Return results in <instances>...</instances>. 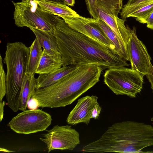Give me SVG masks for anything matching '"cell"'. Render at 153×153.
Masks as SVG:
<instances>
[{"label":"cell","instance_id":"cell-1","mask_svg":"<svg viewBox=\"0 0 153 153\" xmlns=\"http://www.w3.org/2000/svg\"><path fill=\"white\" fill-rule=\"evenodd\" d=\"M59 17L53 33L62 66L92 64L104 69L129 66L113 50L70 27Z\"/></svg>","mask_w":153,"mask_h":153},{"label":"cell","instance_id":"cell-2","mask_svg":"<svg viewBox=\"0 0 153 153\" xmlns=\"http://www.w3.org/2000/svg\"><path fill=\"white\" fill-rule=\"evenodd\" d=\"M102 68L92 64L82 65L49 86L36 89L31 97L39 107H65L73 103L100 81Z\"/></svg>","mask_w":153,"mask_h":153},{"label":"cell","instance_id":"cell-3","mask_svg":"<svg viewBox=\"0 0 153 153\" xmlns=\"http://www.w3.org/2000/svg\"><path fill=\"white\" fill-rule=\"evenodd\" d=\"M153 146V127L143 123L127 121L116 123L98 139L84 146L82 152L144 153Z\"/></svg>","mask_w":153,"mask_h":153},{"label":"cell","instance_id":"cell-4","mask_svg":"<svg viewBox=\"0 0 153 153\" xmlns=\"http://www.w3.org/2000/svg\"><path fill=\"white\" fill-rule=\"evenodd\" d=\"M30 47L20 42H8L3 61L6 65V98L7 105L14 112L19 110L20 95L26 73Z\"/></svg>","mask_w":153,"mask_h":153},{"label":"cell","instance_id":"cell-5","mask_svg":"<svg viewBox=\"0 0 153 153\" xmlns=\"http://www.w3.org/2000/svg\"><path fill=\"white\" fill-rule=\"evenodd\" d=\"M12 2L14 6L13 19L16 25L53 33L59 16L43 10L34 0Z\"/></svg>","mask_w":153,"mask_h":153},{"label":"cell","instance_id":"cell-6","mask_svg":"<svg viewBox=\"0 0 153 153\" xmlns=\"http://www.w3.org/2000/svg\"><path fill=\"white\" fill-rule=\"evenodd\" d=\"M104 82L116 95L135 98L143 88L144 76L126 67L110 68L104 75Z\"/></svg>","mask_w":153,"mask_h":153},{"label":"cell","instance_id":"cell-7","mask_svg":"<svg viewBox=\"0 0 153 153\" xmlns=\"http://www.w3.org/2000/svg\"><path fill=\"white\" fill-rule=\"evenodd\" d=\"M123 0H97L99 19L106 23L114 32L123 47L127 51V46L131 35V29L125 21L119 18Z\"/></svg>","mask_w":153,"mask_h":153},{"label":"cell","instance_id":"cell-8","mask_svg":"<svg viewBox=\"0 0 153 153\" xmlns=\"http://www.w3.org/2000/svg\"><path fill=\"white\" fill-rule=\"evenodd\" d=\"M22 111L13 117L7 125L17 133L27 134L42 131L51 124V115L41 110Z\"/></svg>","mask_w":153,"mask_h":153},{"label":"cell","instance_id":"cell-9","mask_svg":"<svg viewBox=\"0 0 153 153\" xmlns=\"http://www.w3.org/2000/svg\"><path fill=\"white\" fill-rule=\"evenodd\" d=\"M43 137L39 139L46 144L48 152L55 149L72 150L80 143L79 133L68 125H55Z\"/></svg>","mask_w":153,"mask_h":153},{"label":"cell","instance_id":"cell-10","mask_svg":"<svg viewBox=\"0 0 153 153\" xmlns=\"http://www.w3.org/2000/svg\"><path fill=\"white\" fill-rule=\"evenodd\" d=\"M61 18L72 29L111 48L116 52L115 46L109 40L96 19L80 15L77 17L65 16Z\"/></svg>","mask_w":153,"mask_h":153},{"label":"cell","instance_id":"cell-11","mask_svg":"<svg viewBox=\"0 0 153 153\" xmlns=\"http://www.w3.org/2000/svg\"><path fill=\"white\" fill-rule=\"evenodd\" d=\"M136 30L134 27L131 29L127 52L131 68L144 76L148 72L152 59L145 45L138 38Z\"/></svg>","mask_w":153,"mask_h":153},{"label":"cell","instance_id":"cell-12","mask_svg":"<svg viewBox=\"0 0 153 153\" xmlns=\"http://www.w3.org/2000/svg\"><path fill=\"white\" fill-rule=\"evenodd\" d=\"M95 95L86 96L78 100L77 103L67 117L66 122L72 125L80 123L88 125L91 119V114L94 103L97 101Z\"/></svg>","mask_w":153,"mask_h":153},{"label":"cell","instance_id":"cell-13","mask_svg":"<svg viewBox=\"0 0 153 153\" xmlns=\"http://www.w3.org/2000/svg\"><path fill=\"white\" fill-rule=\"evenodd\" d=\"M80 65H71L62 66L52 73L47 74H39L36 78V89L44 88L57 82Z\"/></svg>","mask_w":153,"mask_h":153},{"label":"cell","instance_id":"cell-14","mask_svg":"<svg viewBox=\"0 0 153 153\" xmlns=\"http://www.w3.org/2000/svg\"><path fill=\"white\" fill-rule=\"evenodd\" d=\"M62 66L60 53L51 54L43 49L42 56L36 74H47L56 71Z\"/></svg>","mask_w":153,"mask_h":153},{"label":"cell","instance_id":"cell-15","mask_svg":"<svg viewBox=\"0 0 153 153\" xmlns=\"http://www.w3.org/2000/svg\"><path fill=\"white\" fill-rule=\"evenodd\" d=\"M36 80L34 76L25 74L21 91L19 110L22 111L26 110L28 102L36 89Z\"/></svg>","mask_w":153,"mask_h":153},{"label":"cell","instance_id":"cell-16","mask_svg":"<svg viewBox=\"0 0 153 153\" xmlns=\"http://www.w3.org/2000/svg\"><path fill=\"white\" fill-rule=\"evenodd\" d=\"M42 9L53 15L62 17H77L79 15L67 5L34 0Z\"/></svg>","mask_w":153,"mask_h":153},{"label":"cell","instance_id":"cell-17","mask_svg":"<svg viewBox=\"0 0 153 153\" xmlns=\"http://www.w3.org/2000/svg\"><path fill=\"white\" fill-rule=\"evenodd\" d=\"M30 29L34 34L43 49L51 54L60 53L56 39L53 33L36 29L30 28Z\"/></svg>","mask_w":153,"mask_h":153},{"label":"cell","instance_id":"cell-18","mask_svg":"<svg viewBox=\"0 0 153 153\" xmlns=\"http://www.w3.org/2000/svg\"><path fill=\"white\" fill-rule=\"evenodd\" d=\"M30 47V53L26 73L34 76L42 56L43 50L36 38Z\"/></svg>","mask_w":153,"mask_h":153},{"label":"cell","instance_id":"cell-19","mask_svg":"<svg viewBox=\"0 0 153 153\" xmlns=\"http://www.w3.org/2000/svg\"><path fill=\"white\" fill-rule=\"evenodd\" d=\"M99 25L111 43L114 45L117 54L121 58L129 61L127 51L123 47L116 35L111 29L100 19L96 20Z\"/></svg>","mask_w":153,"mask_h":153},{"label":"cell","instance_id":"cell-20","mask_svg":"<svg viewBox=\"0 0 153 153\" xmlns=\"http://www.w3.org/2000/svg\"><path fill=\"white\" fill-rule=\"evenodd\" d=\"M153 0H128L120 12L122 19L126 21L128 16L139 9L152 3Z\"/></svg>","mask_w":153,"mask_h":153},{"label":"cell","instance_id":"cell-21","mask_svg":"<svg viewBox=\"0 0 153 153\" xmlns=\"http://www.w3.org/2000/svg\"><path fill=\"white\" fill-rule=\"evenodd\" d=\"M153 12V3L132 13L128 16V18L133 17L141 23L146 24L147 19Z\"/></svg>","mask_w":153,"mask_h":153},{"label":"cell","instance_id":"cell-22","mask_svg":"<svg viewBox=\"0 0 153 153\" xmlns=\"http://www.w3.org/2000/svg\"><path fill=\"white\" fill-rule=\"evenodd\" d=\"M0 101L2 100L6 94V74L4 72L2 63V59L0 55Z\"/></svg>","mask_w":153,"mask_h":153},{"label":"cell","instance_id":"cell-23","mask_svg":"<svg viewBox=\"0 0 153 153\" xmlns=\"http://www.w3.org/2000/svg\"><path fill=\"white\" fill-rule=\"evenodd\" d=\"M87 10L90 14L96 20L99 19L97 11V0H85Z\"/></svg>","mask_w":153,"mask_h":153},{"label":"cell","instance_id":"cell-24","mask_svg":"<svg viewBox=\"0 0 153 153\" xmlns=\"http://www.w3.org/2000/svg\"><path fill=\"white\" fill-rule=\"evenodd\" d=\"M101 108L98 102H95L93 105L91 114V118L95 119H97L101 113Z\"/></svg>","mask_w":153,"mask_h":153},{"label":"cell","instance_id":"cell-25","mask_svg":"<svg viewBox=\"0 0 153 153\" xmlns=\"http://www.w3.org/2000/svg\"><path fill=\"white\" fill-rule=\"evenodd\" d=\"M39 107V103L37 100L31 97L28 102L27 107L30 110H33L37 109Z\"/></svg>","mask_w":153,"mask_h":153},{"label":"cell","instance_id":"cell-26","mask_svg":"<svg viewBox=\"0 0 153 153\" xmlns=\"http://www.w3.org/2000/svg\"><path fill=\"white\" fill-rule=\"evenodd\" d=\"M151 84V88L153 93V66L151 64L148 73L146 75Z\"/></svg>","mask_w":153,"mask_h":153},{"label":"cell","instance_id":"cell-27","mask_svg":"<svg viewBox=\"0 0 153 153\" xmlns=\"http://www.w3.org/2000/svg\"><path fill=\"white\" fill-rule=\"evenodd\" d=\"M146 24L147 27L153 30V12L147 19Z\"/></svg>","mask_w":153,"mask_h":153},{"label":"cell","instance_id":"cell-28","mask_svg":"<svg viewBox=\"0 0 153 153\" xmlns=\"http://www.w3.org/2000/svg\"><path fill=\"white\" fill-rule=\"evenodd\" d=\"M0 120L1 122L3 118L4 107L5 105V102L4 101H0Z\"/></svg>","mask_w":153,"mask_h":153},{"label":"cell","instance_id":"cell-29","mask_svg":"<svg viewBox=\"0 0 153 153\" xmlns=\"http://www.w3.org/2000/svg\"><path fill=\"white\" fill-rule=\"evenodd\" d=\"M42 1L56 3L65 4L63 0H37Z\"/></svg>","mask_w":153,"mask_h":153},{"label":"cell","instance_id":"cell-30","mask_svg":"<svg viewBox=\"0 0 153 153\" xmlns=\"http://www.w3.org/2000/svg\"><path fill=\"white\" fill-rule=\"evenodd\" d=\"M66 5L71 6H74L75 3V0H63Z\"/></svg>","mask_w":153,"mask_h":153},{"label":"cell","instance_id":"cell-31","mask_svg":"<svg viewBox=\"0 0 153 153\" xmlns=\"http://www.w3.org/2000/svg\"><path fill=\"white\" fill-rule=\"evenodd\" d=\"M0 151L5 152H14V151H13L11 150H8L7 149L3 148H0Z\"/></svg>","mask_w":153,"mask_h":153},{"label":"cell","instance_id":"cell-32","mask_svg":"<svg viewBox=\"0 0 153 153\" xmlns=\"http://www.w3.org/2000/svg\"><path fill=\"white\" fill-rule=\"evenodd\" d=\"M151 120L153 122V116L151 118Z\"/></svg>","mask_w":153,"mask_h":153},{"label":"cell","instance_id":"cell-33","mask_svg":"<svg viewBox=\"0 0 153 153\" xmlns=\"http://www.w3.org/2000/svg\"><path fill=\"white\" fill-rule=\"evenodd\" d=\"M22 0V1H25V0Z\"/></svg>","mask_w":153,"mask_h":153},{"label":"cell","instance_id":"cell-34","mask_svg":"<svg viewBox=\"0 0 153 153\" xmlns=\"http://www.w3.org/2000/svg\"><path fill=\"white\" fill-rule=\"evenodd\" d=\"M153 3V0L152 1V3Z\"/></svg>","mask_w":153,"mask_h":153}]
</instances>
